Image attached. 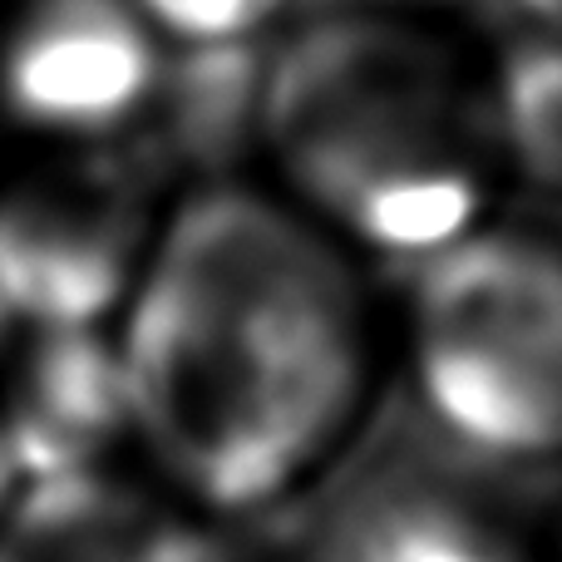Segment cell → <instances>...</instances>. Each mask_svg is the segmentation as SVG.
<instances>
[{
	"label": "cell",
	"instance_id": "obj_1",
	"mask_svg": "<svg viewBox=\"0 0 562 562\" xmlns=\"http://www.w3.org/2000/svg\"><path fill=\"white\" fill-rule=\"evenodd\" d=\"M124 311L134 435L198 508L272 514L356 445L375 311L346 243L296 203L203 183L154 237Z\"/></svg>",
	"mask_w": 562,
	"mask_h": 562
},
{
	"label": "cell",
	"instance_id": "obj_2",
	"mask_svg": "<svg viewBox=\"0 0 562 562\" xmlns=\"http://www.w3.org/2000/svg\"><path fill=\"white\" fill-rule=\"evenodd\" d=\"M257 138L311 223L380 257L454 247L508 173L494 94L464 49L366 5L311 20L267 59Z\"/></svg>",
	"mask_w": 562,
	"mask_h": 562
},
{
	"label": "cell",
	"instance_id": "obj_3",
	"mask_svg": "<svg viewBox=\"0 0 562 562\" xmlns=\"http://www.w3.org/2000/svg\"><path fill=\"white\" fill-rule=\"evenodd\" d=\"M409 380L469 454L562 459V243L474 227L435 252L409 301Z\"/></svg>",
	"mask_w": 562,
	"mask_h": 562
},
{
	"label": "cell",
	"instance_id": "obj_4",
	"mask_svg": "<svg viewBox=\"0 0 562 562\" xmlns=\"http://www.w3.org/2000/svg\"><path fill=\"white\" fill-rule=\"evenodd\" d=\"M154 178L119 148L40 164L0 188V306L20 330H99L154 252Z\"/></svg>",
	"mask_w": 562,
	"mask_h": 562
},
{
	"label": "cell",
	"instance_id": "obj_5",
	"mask_svg": "<svg viewBox=\"0 0 562 562\" xmlns=\"http://www.w3.org/2000/svg\"><path fill=\"white\" fill-rule=\"evenodd\" d=\"M158 69V30L134 0H25L0 49V99L40 134L99 144L138 124Z\"/></svg>",
	"mask_w": 562,
	"mask_h": 562
},
{
	"label": "cell",
	"instance_id": "obj_6",
	"mask_svg": "<svg viewBox=\"0 0 562 562\" xmlns=\"http://www.w3.org/2000/svg\"><path fill=\"white\" fill-rule=\"evenodd\" d=\"M124 435H134V415L119 340L104 330H30L0 409V439L20 484L104 474Z\"/></svg>",
	"mask_w": 562,
	"mask_h": 562
},
{
	"label": "cell",
	"instance_id": "obj_7",
	"mask_svg": "<svg viewBox=\"0 0 562 562\" xmlns=\"http://www.w3.org/2000/svg\"><path fill=\"white\" fill-rule=\"evenodd\" d=\"M0 562H217L178 508L114 474L20 484L0 518Z\"/></svg>",
	"mask_w": 562,
	"mask_h": 562
},
{
	"label": "cell",
	"instance_id": "obj_8",
	"mask_svg": "<svg viewBox=\"0 0 562 562\" xmlns=\"http://www.w3.org/2000/svg\"><path fill=\"white\" fill-rule=\"evenodd\" d=\"M262 75L252 45H183L158 69L134 128L128 158L158 183V173H223L262 119Z\"/></svg>",
	"mask_w": 562,
	"mask_h": 562
},
{
	"label": "cell",
	"instance_id": "obj_9",
	"mask_svg": "<svg viewBox=\"0 0 562 562\" xmlns=\"http://www.w3.org/2000/svg\"><path fill=\"white\" fill-rule=\"evenodd\" d=\"M336 562H533L498 518L445 488L400 484L360 498L336 533Z\"/></svg>",
	"mask_w": 562,
	"mask_h": 562
},
{
	"label": "cell",
	"instance_id": "obj_10",
	"mask_svg": "<svg viewBox=\"0 0 562 562\" xmlns=\"http://www.w3.org/2000/svg\"><path fill=\"white\" fill-rule=\"evenodd\" d=\"M488 94L504 168H518L538 193L562 203V40L528 30L518 45L504 49Z\"/></svg>",
	"mask_w": 562,
	"mask_h": 562
},
{
	"label": "cell",
	"instance_id": "obj_11",
	"mask_svg": "<svg viewBox=\"0 0 562 562\" xmlns=\"http://www.w3.org/2000/svg\"><path fill=\"white\" fill-rule=\"evenodd\" d=\"M134 5L178 45H252L296 0H134Z\"/></svg>",
	"mask_w": 562,
	"mask_h": 562
},
{
	"label": "cell",
	"instance_id": "obj_12",
	"mask_svg": "<svg viewBox=\"0 0 562 562\" xmlns=\"http://www.w3.org/2000/svg\"><path fill=\"white\" fill-rule=\"evenodd\" d=\"M518 10L528 15L533 35H548V40H562V0H518Z\"/></svg>",
	"mask_w": 562,
	"mask_h": 562
},
{
	"label": "cell",
	"instance_id": "obj_13",
	"mask_svg": "<svg viewBox=\"0 0 562 562\" xmlns=\"http://www.w3.org/2000/svg\"><path fill=\"white\" fill-rule=\"evenodd\" d=\"M15 494H20V469H15V459H10L5 439H0V518H5V508L15 504Z\"/></svg>",
	"mask_w": 562,
	"mask_h": 562
},
{
	"label": "cell",
	"instance_id": "obj_14",
	"mask_svg": "<svg viewBox=\"0 0 562 562\" xmlns=\"http://www.w3.org/2000/svg\"><path fill=\"white\" fill-rule=\"evenodd\" d=\"M366 10H395V15H425L439 5H459V0H360Z\"/></svg>",
	"mask_w": 562,
	"mask_h": 562
},
{
	"label": "cell",
	"instance_id": "obj_15",
	"mask_svg": "<svg viewBox=\"0 0 562 562\" xmlns=\"http://www.w3.org/2000/svg\"><path fill=\"white\" fill-rule=\"evenodd\" d=\"M10 330H20V321H15V316H10V311H5V306H0V350H5Z\"/></svg>",
	"mask_w": 562,
	"mask_h": 562
}]
</instances>
